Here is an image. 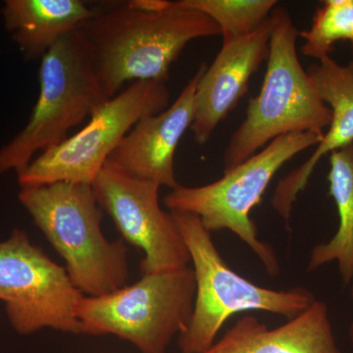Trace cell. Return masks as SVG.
I'll return each mask as SVG.
<instances>
[{"mask_svg":"<svg viewBox=\"0 0 353 353\" xmlns=\"http://www.w3.org/2000/svg\"><path fill=\"white\" fill-rule=\"evenodd\" d=\"M81 31L109 99L126 83H167L172 65L190 41L221 36L214 21L183 0L157 11L117 4L97 11Z\"/></svg>","mask_w":353,"mask_h":353,"instance_id":"1","label":"cell"},{"mask_svg":"<svg viewBox=\"0 0 353 353\" xmlns=\"http://www.w3.org/2000/svg\"><path fill=\"white\" fill-rule=\"evenodd\" d=\"M19 201L64 259L77 289L97 297L127 285L129 250L124 241L104 236L92 185L60 182L21 189Z\"/></svg>","mask_w":353,"mask_h":353,"instance_id":"2","label":"cell"},{"mask_svg":"<svg viewBox=\"0 0 353 353\" xmlns=\"http://www.w3.org/2000/svg\"><path fill=\"white\" fill-rule=\"evenodd\" d=\"M271 21L263 83L259 95L248 102L245 120L228 143L224 171L243 163L274 139L296 132H324L331 123V109L320 99L297 55L299 32L289 11L276 6Z\"/></svg>","mask_w":353,"mask_h":353,"instance_id":"3","label":"cell"},{"mask_svg":"<svg viewBox=\"0 0 353 353\" xmlns=\"http://www.w3.org/2000/svg\"><path fill=\"white\" fill-rule=\"evenodd\" d=\"M170 212L189 250L196 287L192 318L176 340L181 353L208 352L227 320L238 313L263 311L289 321L316 301L314 294L305 288L275 290L241 277L221 256L212 233L199 216Z\"/></svg>","mask_w":353,"mask_h":353,"instance_id":"4","label":"cell"},{"mask_svg":"<svg viewBox=\"0 0 353 353\" xmlns=\"http://www.w3.org/2000/svg\"><path fill=\"white\" fill-rule=\"evenodd\" d=\"M41 60L38 101L26 126L0 148V174L22 173L110 99L81 29L60 39Z\"/></svg>","mask_w":353,"mask_h":353,"instance_id":"5","label":"cell"},{"mask_svg":"<svg viewBox=\"0 0 353 353\" xmlns=\"http://www.w3.org/2000/svg\"><path fill=\"white\" fill-rule=\"evenodd\" d=\"M324 132L285 134L230 170L215 182L199 187L179 185L165 196L170 211L199 216L209 232L229 230L259 257L271 276L280 274L273 246L260 240L256 224L250 217L260 203L272 179L283 165L321 141Z\"/></svg>","mask_w":353,"mask_h":353,"instance_id":"6","label":"cell"},{"mask_svg":"<svg viewBox=\"0 0 353 353\" xmlns=\"http://www.w3.org/2000/svg\"><path fill=\"white\" fill-rule=\"evenodd\" d=\"M194 269L143 275L132 285L102 296H83L77 316L83 334H112L131 343L139 353H168L194 312Z\"/></svg>","mask_w":353,"mask_h":353,"instance_id":"7","label":"cell"},{"mask_svg":"<svg viewBox=\"0 0 353 353\" xmlns=\"http://www.w3.org/2000/svg\"><path fill=\"white\" fill-rule=\"evenodd\" d=\"M170 103L166 83L139 81L108 99L88 124L63 143L38 155L18 174L21 189L66 182L92 185L114 150L143 118Z\"/></svg>","mask_w":353,"mask_h":353,"instance_id":"8","label":"cell"},{"mask_svg":"<svg viewBox=\"0 0 353 353\" xmlns=\"http://www.w3.org/2000/svg\"><path fill=\"white\" fill-rule=\"evenodd\" d=\"M83 296L65 267L34 245L25 231L15 229L0 241V301L18 334L48 328L83 334L77 316Z\"/></svg>","mask_w":353,"mask_h":353,"instance_id":"9","label":"cell"},{"mask_svg":"<svg viewBox=\"0 0 353 353\" xmlns=\"http://www.w3.org/2000/svg\"><path fill=\"white\" fill-rule=\"evenodd\" d=\"M101 210L112 219L123 241L143 250V275L185 268L189 250L172 213L159 203L160 185L121 170L108 161L92 183Z\"/></svg>","mask_w":353,"mask_h":353,"instance_id":"10","label":"cell"},{"mask_svg":"<svg viewBox=\"0 0 353 353\" xmlns=\"http://www.w3.org/2000/svg\"><path fill=\"white\" fill-rule=\"evenodd\" d=\"M271 15L259 29L241 38L223 41L214 61L197 83L192 130L199 145H205L216 128L248 92L253 74L269 54Z\"/></svg>","mask_w":353,"mask_h":353,"instance_id":"11","label":"cell"},{"mask_svg":"<svg viewBox=\"0 0 353 353\" xmlns=\"http://www.w3.org/2000/svg\"><path fill=\"white\" fill-rule=\"evenodd\" d=\"M208 65L199 69L173 104L161 112L139 120L114 150L108 161L121 170L160 187L175 189V153L183 134L192 124L194 95Z\"/></svg>","mask_w":353,"mask_h":353,"instance_id":"12","label":"cell"},{"mask_svg":"<svg viewBox=\"0 0 353 353\" xmlns=\"http://www.w3.org/2000/svg\"><path fill=\"white\" fill-rule=\"evenodd\" d=\"M307 72L320 99L331 109L332 120L313 154L299 168L290 172L276 188L272 206L285 223H289L297 196L307 185L322 157L353 143V51L347 65L336 63L327 57Z\"/></svg>","mask_w":353,"mask_h":353,"instance_id":"13","label":"cell"},{"mask_svg":"<svg viewBox=\"0 0 353 353\" xmlns=\"http://www.w3.org/2000/svg\"><path fill=\"white\" fill-rule=\"evenodd\" d=\"M203 353H341L329 309L316 301L301 314L275 329L245 315Z\"/></svg>","mask_w":353,"mask_h":353,"instance_id":"14","label":"cell"},{"mask_svg":"<svg viewBox=\"0 0 353 353\" xmlns=\"http://www.w3.org/2000/svg\"><path fill=\"white\" fill-rule=\"evenodd\" d=\"M4 26L29 59H41L62 38L82 29L94 17L81 0H7Z\"/></svg>","mask_w":353,"mask_h":353,"instance_id":"15","label":"cell"},{"mask_svg":"<svg viewBox=\"0 0 353 353\" xmlns=\"http://www.w3.org/2000/svg\"><path fill=\"white\" fill-rule=\"evenodd\" d=\"M329 196L336 203L339 226L326 243L312 248L307 271L336 262L341 280L353 278V143L330 153Z\"/></svg>","mask_w":353,"mask_h":353,"instance_id":"16","label":"cell"},{"mask_svg":"<svg viewBox=\"0 0 353 353\" xmlns=\"http://www.w3.org/2000/svg\"><path fill=\"white\" fill-rule=\"evenodd\" d=\"M219 27L223 41L252 34L270 17L276 0H183Z\"/></svg>","mask_w":353,"mask_h":353,"instance_id":"17","label":"cell"},{"mask_svg":"<svg viewBox=\"0 0 353 353\" xmlns=\"http://www.w3.org/2000/svg\"><path fill=\"white\" fill-rule=\"evenodd\" d=\"M299 36L304 39L303 54L318 61L330 57L336 41H350L353 51V0H325L311 27Z\"/></svg>","mask_w":353,"mask_h":353,"instance_id":"18","label":"cell"},{"mask_svg":"<svg viewBox=\"0 0 353 353\" xmlns=\"http://www.w3.org/2000/svg\"><path fill=\"white\" fill-rule=\"evenodd\" d=\"M350 296H352L353 301V278L352 282H350ZM348 339H350V345H352L353 350V320L350 323V328H348Z\"/></svg>","mask_w":353,"mask_h":353,"instance_id":"19","label":"cell"}]
</instances>
